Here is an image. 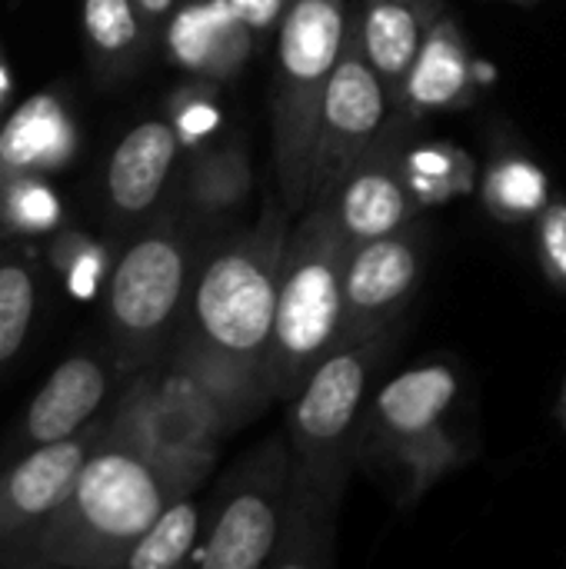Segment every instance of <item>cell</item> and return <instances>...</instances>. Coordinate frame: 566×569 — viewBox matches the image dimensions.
Returning a JSON list of instances; mask_svg holds the SVG:
<instances>
[{"mask_svg": "<svg viewBox=\"0 0 566 569\" xmlns=\"http://www.w3.org/2000/svg\"><path fill=\"white\" fill-rule=\"evenodd\" d=\"M137 7H140L143 23L150 27V33H157L160 27H167L170 13L177 10V0H137Z\"/></svg>", "mask_w": 566, "mask_h": 569, "instance_id": "32", "label": "cell"}, {"mask_svg": "<svg viewBox=\"0 0 566 569\" xmlns=\"http://www.w3.org/2000/svg\"><path fill=\"white\" fill-rule=\"evenodd\" d=\"M83 37L93 67L103 77H123L140 63L150 27L137 0H83Z\"/></svg>", "mask_w": 566, "mask_h": 569, "instance_id": "22", "label": "cell"}, {"mask_svg": "<svg viewBox=\"0 0 566 569\" xmlns=\"http://www.w3.org/2000/svg\"><path fill=\"white\" fill-rule=\"evenodd\" d=\"M427 260L424 227L407 223L397 233L354 243L347 250L344 270V300H347V330L350 337H377L414 297Z\"/></svg>", "mask_w": 566, "mask_h": 569, "instance_id": "11", "label": "cell"}, {"mask_svg": "<svg viewBox=\"0 0 566 569\" xmlns=\"http://www.w3.org/2000/svg\"><path fill=\"white\" fill-rule=\"evenodd\" d=\"M534 243L550 283L557 290H566V200H550L534 220Z\"/></svg>", "mask_w": 566, "mask_h": 569, "instance_id": "30", "label": "cell"}, {"mask_svg": "<svg viewBox=\"0 0 566 569\" xmlns=\"http://www.w3.org/2000/svg\"><path fill=\"white\" fill-rule=\"evenodd\" d=\"M254 30L230 0H190L170 13L163 43L177 67L200 80H230L244 70L254 50Z\"/></svg>", "mask_w": 566, "mask_h": 569, "instance_id": "13", "label": "cell"}, {"mask_svg": "<svg viewBox=\"0 0 566 569\" xmlns=\"http://www.w3.org/2000/svg\"><path fill=\"white\" fill-rule=\"evenodd\" d=\"M290 210L280 197L264 207L257 227L224 240L193 273L183 333L270 367L280 263L290 237ZM274 373V370H270Z\"/></svg>", "mask_w": 566, "mask_h": 569, "instance_id": "4", "label": "cell"}, {"mask_svg": "<svg viewBox=\"0 0 566 569\" xmlns=\"http://www.w3.org/2000/svg\"><path fill=\"white\" fill-rule=\"evenodd\" d=\"M37 313V280L23 263H0V370L13 363Z\"/></svg>", "mask_w": 566, "mask_h": 569, "instance_id": "25", "label": "cell"}, {"mask_svg": "<svg viewBox=\"0 0 566 569\" xmlns=\"http://www.w3.org/2000/svg\"><path fill=\"white\" fill-rule=\"evenodd\" d=\"M177 153H180V137L167 117L143 120V123L130 127L117 140V147L107 160V173H103L110 210L120 220L143 217L160 200V193L173 173Z\"/></svg>", "mask_w": 566, "mask_h": 569, "instance_id": "16", "label": "cell"}, {"mask_svg": "<svg viewBox=\"0 0 566 569\" xmlns=\"http://www.w3.org/2000/svg\"><path fill=\"white\" fill-rule=\"evenodd\" d=\"M287 473L290 460L284 440L260 447L244 473V483L227 493L207 540L190 560L203 569H260L270 563L284 530Z\"/></svg>", "mask_w": 566, "mask_h": 569, "instance_id": "9", "label": "cell"}, {"mask_svg": "<svg viewBox=\"0 0 566 569\" xmlns=\"http://www.w3.org/2000/svg\"><path fill=\"white\" fill-rule=\"evenodd\" d=\"M107 423L20 453L0 473V567L63 507L87 457L103 440Z\"/></svg>", "mask_w": 566, "mask_h": 569, "instance_id": "10", "label": "cell"}, {"mask_svg": "<svg viewBox=\"0 0 566 569\" xmlns=\"http://www.w3.org/2000/svg\"><path fill=\"white\" fill-rule=\"evenodd\" d=\"M170 367H177L217 407L230 437L254 417H260L270 400L280 397L267 363L224 353L190 333H180Z\"/></svg>", "mask_w": 566, "mask_h": 569, "instance_id": "14", "label": "cell"}, {"mask_svg": "<svg viewBox=\"0 0 566 569\" xmlns=\"http://www.w3.org/2000/svg\"><path fill=\"white\" fill-rule=\"evenodd\" d=\"M107 387L110 377L97 357L90 353L67 357L27 403L23 423L13 433V450L27 453L33 447L67 440L83 427H90V420L103 407Z\"/></svg>", "mask_w": 566, "mask_h": 569, "instance_id": "15", "label": "cell"}, {"mask_svg": "<svg viewBox=\"0 0 566 569\" xmlns=\"http://www.w3.org/2000/svg\"><path fill=\"white\" fill-rule=\"evenodd\" d=\"M460 390L457 370L450 363H420L397 373L374 397L370 423L387 450H397L410 440L430 437L444 427L447 410Z\"/></svg>", "mask_w": 566, "mask_h": 569, "instance_id": "18", "label": "cell"}, {"mask_svg": "<svg viewBox=\"0 0 566 569\" xmlns=\"http://www.w3.org/2000/svg\"><path fill=\"white\" fill-rule=\"evenodd\" d=\"M350 30L347 0H294L274 37L270 143L277 197L290 213H304L310 203L314 133Z\"/></svg>", "mask_w": 566, "mask_h": 569, "instance_id": "3", "label": "cell"}, {"mask_svg": "<svg viewBox=\"0 0 566 569\" xmlns=\"http://www.w3.org/2000/svg\"><path fill=\"white\" fill-rule=\"evenodd\" d=\"M254 190V170L244 143H214L193 153L183 200L200 220H224L247 203Z\"/></svg>", "mask_w": 566, "mask_h": 569, "instance_id": "21", "label": "cell"}, {"mask_svg": "<svg viewBox=\"0 0 566 569\" xmlns=\"http://www.w3.org/2000/svg\"><path fill=\"white\" fill-rule=\"evenodd\" d=\"M440 13V0H367L364 10L354 17L357 43L374 73L384 80L394 110L400 103L404 80Z\"/></svg>", "mask_w": 566, "mask_h": 569, "instance_id": "17", "label": "cell"}, {"mask_svg": "<svg viewBox=\"0 0 566 569\" xmlns=\"http://www.w3.org/2000/svg\"><path fill=\"white\" fill-rule=\"evenodd\" d=\"M484 203L494 217L507 223H527L544 213L550 203L547 177L537 163L520 153H504L487 167L484 177Z\"/></svg>", "mask_w": 566, "mask_h": 569, "instance_id": "23", "label": "cell"}, {"mask_svg": "<svg viewBox=\"0 0 566 569\" xmlns=\"http://www.w3.org/2000/svg\"><path fill=\"white\" fill-rule=\"evenodd\" d=\"M177 500L170 480L130 443L110 437L87 457L63 507L10 557L7 567H123L133 543Z\"/></svg>", "mask_w": 566, "mask_h": 569, "instance_id": "1", "label": "cell"}, {"mask_svg": "<svg viewBox=\"0 0 566 569\" xmlns=\"http://www.w3.org/2000/svg\"><path fill=\"white\" fill-rule=\"evenodd\" d=\"M10 90H13V80H10L7 60H3V53H0V110H3V107H7V100H10Z\"/></svg>", "mask_w": 566, "mask_h": 569, "instance_id": "33", "label": "cell"}, {"mask_svg": "<svg viewBox=\"0 0 566 569\" xmlns=\"http://www.w3.org/2000/svg\"><path fill=\"white\" fill-rule=\"evenodd\" d=\"M470 50L460 23L450 13H440L404 80L397 113L424 117L430 110L464 103L470 93Z\"/></svg>", "mask_w": 566, "mask_h": 569, "instance_id": "20", "label": "cell"}, {"mask_svg": "<svg viewBox=\"0 0 566 569\" xmlns=\"http://www.w3.org/2000/svg\"><path fill=\"white\" fill-rule=\"evenodd\" d=\"M394 113V100L384 87V80L367 63L357 33L350 30V40L334 67V77L324 93L317 133H314V153H310V203H320L330 197V190L340 183V177L384 140L387 120Z\"/></svg>", "mask_w": 566, "mask_h": 569, "instance_id": "8", "label": "cell"}, {"mask_svg": "<svg viewBox=\"0 0 566 569\" xmlns=\"http://www.w3.org/2000/svg\"><path fill=\"white\" fill-rule=\"evenodd\" d=\"M110 437L140 450L187 497L217 463L230 437L217 407L177 370L137 380L110 420Z\"/></svg>", "mask_w": 566, "mask_h": 569, "instance_id": "5", "label": "cell"}, {"mask_svg": "<svg viewBox=\"0 0 566 569\" xmlns=\"http://www.w3.org/2000/svg\"><path fill=\"white\" fill-rule=\"evenodd\" d=\"M200 537V510L190 497H177L153 520V527L133 543L127 553V569H173L187 563L197 550Z\"/></svg>", "mask_w": 566, "mask_h": 569, "instance_id": "24", "label": "cell"}, {"mask_svg": "<svg viewBox=\"0 0 566 569\" xmlns=\"http://www.w3.org/2000/svg\"><path fill=\"white\" fill-rule=\"evenodd\" d=\"M390 457L404 470L410 497H420L424 490H430L444 473H450L460 463L457 440L444 427L430 437H420V440H410V443L390 450Z\"/></svg>", "mask_w": 566, "mask_h": 569, "instance_id": "28", "label": "cell"}, {"mask_svg": "<svg viewBox=\"0 0 566 569\" xmlns=\"http://www.w3.org/2000/svg\"><path fill=\"white\" fill-rule=\"evenodd\" d=\"M190 247L177 227L140 233L107 277V320L127 357L150 353L190 297Z\"/></svg>", "mask_w": 566, "mask_h": 569, "instance_id": "7", "label": "cell"}, {"mask_svg": "<svg viewBox=\"0 0 566 569\" xmlns=\"http://www.w3.org/2000/svg\"><path fill=\"white\" fill-rule=\"evenodd\" d=\"M347 250L350 243L340 233L330 207L307 203L290 227L277 287L270 370L280 397L294 400L310 373L344 343Z\"/></svg>", "mask_w": 566, "mask_h": 569, "instance_id": "2", "label": "cell"}, {"mask_svg": "<svg viewBox=\"0 0 566 569\" xmlns=\"http://www.w3.org/2000/svg\"><path fill=\"white\" fill-rule=\"evenodd\" d=\"M320 203L330 207L350 247L404 230L417 220L424 207L407 180L404 157H397L394 147H387L384 140L367 150Z\"/></svg>", "mask_w": 566, "mask_h": 569, "instance_id": "12", "label": "cell"}, {"mask_svg": "<svg viewBox=\"0 0 566 569\" xmlns=\"http://www.w3.org/2000/svg\"><path fill=\"white\" fill-rule=\"evenodd\" d=\"M214 80H200V83H187L180 87L173 97H170V113L167 120L173 123L177 137H180V147L187 150H203L210 143V137L220 130L224 123V113H220V103H217V93L210 87Z\"/></svg>", "mask_w": 566, "mask_h": 569, "instance_id": "27", "label": "cell"}, {"mask_svg": "<svg viewBox=\"0 0 566 569\" xmlns=\"http://www.w3.org/2000/svg\"><path fill=\"white\" fill-rule=\"evenodd\" d=\"M0 220L17 233H47L60 223V200L43 177H13L0 183Z\"/></svg>", "mask_w": 566, "mask_h": 569, "instance_id": "26", "label": "cell"}, {"mask_svg": "<svg viewBox=\"0 0 566 569\" xmlns=\"http://www.w3.org/2000/svg\"><path fill=\"white\" fill-rule=\"evenodd\" d=\"M384 353L377 337L344 340L297 390L290 403V443L297 463H290V487L340 497L344 487V447L364 407L370 373Z\"/></svg>", "mask_w": 566, "mask_h": 569, "instance_id": "6", "label": "cell"}, {"mask_svg": "<svg viewBox=\"0 0 566 569\" xmlns=\"http://www.w3.org/2000/svg\"><path fill=\"white\" fill-rule=\"evenodd\" d=\"M294 0H230V7L244 17V23L254 30V37H277L287 10H290Z\"/></svg>", "mask_w": 566, "mask_h": 569, "instance_id": "31", "label": "cell"}, {"mask_svg": "<svg viewBox=\"0 0 566 569\" xmlns=\"http://www.w3.org/2000/svg\"><path fill=\"white\" fill-rule=\"evenodd\" d=\"M50 260L77 297H93L97 287L110 277L107 273V250L77 230H63L57 237V243L50 247Z\"/></svg>", "mask_w": 566, "mask_h": 569, "instance_id": "29", "label": "cell"}, {"mask_svg": "<svg viewBox=\"0 0 566 569\" xmlns=\"http://www.w3.org/2000/svg\"><path fill=\"white\" fill-rule=\"evenodd\" d=\"M77 153V127L57 93L27 97L0 123V183L13 177H50Z\"/></svg>", "mask_w": 566, "mask_h": 569, "instance_id": "19", "label": "cell"}]
</instances>
